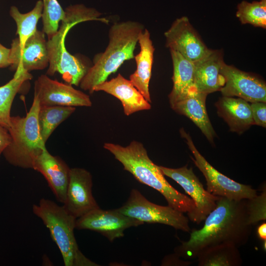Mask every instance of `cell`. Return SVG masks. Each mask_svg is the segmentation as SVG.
<instances>
[{
  "label": "cell",
  "mask_w": 266,
  "mask_h": 266,
  "mask_svg": "<svg viewBox=\"0 0 266 266\" xmlns=\"http://www.w3.org/2000/svg\"><path fill=\"white\" fill-rule=\"evenodd\" d=\"M263 249H265V250L266 251V240H263Z\"/></svg>",
  "instance_id": "obj_35"
},
{
  "label": "cell",
  "mask_w": 266,
  "mask_h": 266,
  "mask_svg": "<svg viewBox=\"0 0 266 266\" xmlns=\"http://www.w3.org/2000/svg\"><path fill=\"white\" fill-rule=\"evenodd\" d=\"M144 27L136 21L116 22L109 30L108 44L104 52L97 54L93 65L81 80L80 88L90 94L94 88L107 80L127 60L134 58V51Z\"/></svg>",
  "instance_id": "obj_3"
},
{
  "label": "cell",
  "mask_w": 266,
  "mask_h": 266,
  "mask_svg": "<svg viewBox=\"0 0 266 266\" xmlns=\"http://www.w3.org/2000/svg\"><path fill=\"white\" fill-rule=\"evenodd\" d=\"M94 91H103L119 100L124 114L127 116L151 108L150 102L144 98L131 81L120 73L109 81H104L97 85Z\"/></svg>",
  "instance_id": "obj_18"
},
{
  "label": "cell",
  "mask_w": 266,
  "mask_h": 266,
  "mask_svg": "<svg viewBox=\"0 0 266 266\" xmlns=\"http://www.w3.org/2000/svg\"><path fill=\"white\" fill-rule=\"evenodd\" d=\"M32 75L23 69H17L13 78L0 87V125L7 130L10 125V110L13 101L23 83Z\"/></svg>",
  "instance_id": "obj_24"
},
{
  "label": "cell",
  "mask_w": 266,
  "mask_h": 266,
  "mask_svg": "<svg viewBox=\"0 0 266 266\" xmlns=\"http://www.w3.org/2000/svg\"><path fill=\"white\" fill-rule=\"evenodd\" d=\"M143 224L122 214L117 209L103 210L99 207L76 219L75 229L97 232L112 242L123 237L126 229Z\"/></svg>",
  "instance_id": "obj_10"
},
{
  "label": "cell",
  "mask_w": 266,
  "mask_h": 266,
  "mask_svg": "<svg viewBox=\"0 0 266 266\" xmlns=\"http://www.w3.org/2000/svg\"><path fill=\"white\" fill-rule=\"evenodd\" d=\"M221 72L225 79L220 90L223 96H236L251 103L266 102V85L263 80L225 63Z\"/></svg>",
  "instance_id": "obj_14"
},
{
  "label": "cell",
  "mask_w": 266,
  "mask_h": 266,
  "mask_svg": "<svg viewBox=\"0 0 266 266\" xmlns=\"http://www.w3.org/2000/svg\"><path fill=\"white\" fill-rule=\"evenodd\" d=\"M42 2L43 32L49 39L57 33L59 22L65 17V11L57 0H42Z\"/></svg>",
  "instance_id": "obj_28"
},
{
  "label": "cell",
  "mask_w": 266,
  "mask_h": 266,
  "mask_svg": "<svg viewBox=\"0 0 266 266\" xmlns=\"http://www.w3.org/2000/svg\"><path fill=\"white\" fill-rule=\"evenodd\" d=\"M11 139L8 130L0 125V157L4 150L10 142Z\"/></svg>",
  "instance_id": "obj_33"
},
{
  "label": "cell",
  "mask_w": 266,
  "mask_h": 266,
  "mask_svg": "<svg viewBox=\"0 0 266 266\" xmlns=\"http://www.w3.org/2000/svg\"><path fill=\"white\" fill-rule=\"evenodd\" d=\"M180 133L194 156L191 158L202 173L206 181V190L213 195L240 200L257 196V190L250 185L238 183L223 174L213 167L200 153L190 136L182 129Z\"/></svg>",
  "instance_id": "obj_8"
},
{
  "label": "cell",
  "mask_w": 266,
  "mask_h": 266,
  "mask_svg": "<svg viewBox=\"0 0 266 266\" xmlns=\"http://www.w3.org/2000/svg\"><path fill=\"white\" fill-rule=\"evenodd\" d=\"M65 17L57 33L47 42L49 67L47 74H60L68 84L79 86L88 68L66 49L65 38L69 30L76 24L88 21H101V13L82 4L68 6Z\"/></svg>",
  "instance_id": "obj_4"
},
{
  "label": "cell",
  "mask_w": 266,
  "mask_h": 266,
  "mask_svg": "<svg viewBox=\"0 0 266 266\" xmlns=\"http://www.w3.org/2000/svg\"><path fill=\"white\" fill-rule=\"evenodd\" d=\"M138 42L140 51L134 57L136 68L135 71L130 75V80L144 98L151 103L149 85L155 48L150 38V33L147 29H144L140 33Z\"/></svg>",
  "instance_id": "obj_19"
},
{
  "label": "cell",
  "mask_w": 266,
  "mask_h": 266,
  "mask_svg": "<svg viewBox=\"0 0 266 266\" xmlns=\"http://www.w3.org/2000/svg\"><path fill=\"white\" fill-rule=\"evenodd\" d=\"M47 42L44 33L37 30L22 46L14 39L10 48L12 68L28 72L44 69L49 65Z\"/></svg>",
  "instance_id": "obj_15"
},
{
  "label": "cell",
  "mask_w": 266,
  "mask_h": 266,
  "mask_svg": "<svg viewBox=\"0 0 266 266\" xmlns=\"http://www.w3.org/2000/svg\"><path fill=\"white\" fill-rule=\"evenodd\" d=\"M165 176L179 184L194 201L196 208L191 221L200 224L216 207L219 196L209 193L187 166L178 168L159 166Z\"/></svg>",
  "instance_id": "obj_9"
},
{
  "label": "cell",
  "mask_w": 266,
  "mask_h": 266,
  "mask_svg": "<svg viewBox=\"0 0 266 266\" xmlns=\"http://www.w3.org/2000/svg\"><path fill=\"white\" fill-rule=\"evenodd\" d=\"M33 213L39 218L49 230L57 245L66 266H99L87 258L80 250L75 237L76 218L70 214L63 205L42 198L33 204Z\"/></svg>",
  "instance_id": "obj_5"
},
{
  "label": "cell",
  "mask_w": 266,
  "mask_h": 266,
  "mask_svg": "<svg viewBox=\"0 0 266 266\" xmlns=\"http://www.w3.org/2000/svg\"><path fill=\"white\" fill-rule=\"evenodd\" d=\"M164 35L166 46L169 50L177 52L193 63L202 58L210 50L187 17L176 19Z\"/></svg>",
  "instance_id": "obj_12"
},
{
  "label": "cell",
  "mask_w": 266,
  "mask_h": 266,
  "mask_svg": "<svg viewBox=\"0 0 266 266\" xmlns=\"http://www.w3.org/2000/svg\"><path fill=\"white\" fill-rule=\"evenodd\" d=\"M192 264L189 261H183L175 253L166 256L162 260V266H189Z\"/></svg>",
  "instance_id": "obj_31"
},
{
  "label": "cell",
  "mask_w": 266,
  "mask_h": 266,
  "mask_svg": "<svg viewBox=\"0 0 266 266\" xmlns=\"http://www.w3.org/2000/svg\"><path fill=\"white\" fill-rule=\"evenodd\" d=\"M225 63L220 50L210 49L200 60L194 63V83L197 91L206 95L220 91L225 84L221 68Z\"/></svg>",
  "instance_id": "obj_17"
},
{
  "label": "cell",
  "mask_w": 266,
  "mask_h": 266,
  "mask_svg": "<svg viewBox=\"0 0 266 266\" xmlns=\"http://www.w3.org/2000/svg\"><path fill=\"white\" fill-rule=\"evenodd\" d=\"M73 106H40L38 121L40 135L46 143L56 128L75 110Z\"/></svg>",
  "instance_id": "obj_25"
},
{
  "label": "cell",
  "mask_w": 266,
  "mask_h": 266,
  "mask_svg": "<svg viewBox=\"0 0 266 266\" xmlns=\"http://www.w3.org/2000/svg\"><path fill=\"white\" fill-rule=\"evenodd\" d=\"M254 125L266 126V104L264 102H254L250 104Z\"/></svg>",
  "instance_id": "obj_30"
},
{
  "label": "cell",
  "mask_w": 266,
  "mask_h": 266,
  "mask_svg": "<svg viewBox=\"0 0 266 266\" xmlns=\"http://www.w3.org/2000/svg\"><path fill=\"white\" fill-rule=\"evenodd\" d=\"M236 17L242 24L266 28V0L249 2L242 1L237 7Z\"/></svg>",
  "instance_id": "obj_27"
},
{
  "label": "cell",
  "mask_w": 266,
  "mask_h": 266,
  "mask_svg": "<svg viewBox=\"0 0 266 266\" xmlns=\"http://www.w3.org/2000/svg\"><path fill=\"white\" fill-rule=\"evenodd\" d=\"M103 147L122 164L125 170L131 173L139 182L160 192L168 206L183 213H187L191 221L196 208L194 201L167 182L159 166L150 159L142 143L133 140L127 146H123L106 142Z\"/></svg>",
  "instance_id": "obj_2"
},
{
  "label": "cell",
  "mask_w": 266,
  "mask_h": 266,
  "mask_svg": "<svg viewBox=\"0 0 266 266\" xmlns=\"http://www.w3.org/2000/svg\"><path fill=\"white\" fill-rule=\"evenodd\" d=\"M199 266H240L242 263L238 247L220 244L206 248L197 257Z\"/></svg>",
  "instance_id": "obj_23"
},
{
  "label": "cell",
  "mask_w": 266,
  "mask_h": 266,
  "mask_svg": "<svg viewBox=\"0 0 266 266\" xmlns=\"http://www.w3.org/2000/svg\"><path fill=\"white\" fill-rule=\"evenodd\" d=\"M216 106L232 131L241 133L254 125L250 104L242 99L223 96Z\"/></svg>",
  "instance_id": "obj_22"
},
{
  "label": "cell",
  "mask_w": 266,
  "mask_h": 266,
  "mask_svg": "<svg viewBox=\"0 0 266 266\" xmlns=\"http://www.w3.org/2000/svg\"><path fill=\"white\" fill-rule=\"evenodd\" d=\"M120 212L139 221L160 223L190 233L189 219L183 213L167 205L150 202L137 189H133L126 202L117 209Z\"/></svg>",
  "instance_id": "obj_7"
},
{
  "label": "cell",
  "mask_w": 266,
  "mask_h": 266,
  "mask_svg": "<svg viewBox=\"0 0 266 266\" xmlns=\"http://www.w3.org/2000/svg\"><path fill=\"white\" fill-rule=\"evenodd\" d=\"M43 10L42 0H39L34 8L26 13H21L15 6H12L9 10L10 15L16 22L17 34L20 45H23L27 39L37 30L36 26L39 19L42 17Z\"/></svg>",
  "instance_id": "obj_26"
},
{
  "label": "cell",
  "mask_w": 266,
  "mask_h": 266,
  "mask_svg": "<svg viewBox=\"0 0 266 266\" xmlns=\"http://www.w3.org/2000/svg\"><path fill=\"white\" fill-rule=\"evenodd\" d=\"M246 208L248 223L254 226L260 221L266 220V188L263 186L260 195L246 199Z\"/></svg>",
  "instance_id": "obj_29"
},
{
  "label": "cell",
  "mask_w": 266,
  "mask_h": 266,
  "mask_svg": "<svg viewBox=\"0 0 266 266\" xmlns=\"http://www.w3.org/2000/svg\"><path fill=\"white\" fill-rule=\"evenodd\" d=\"M34 97L40 106H91L89 96L66 84L50 78L47 75L39 76L34 82Z\"/></svg>",
  "instance_id": "obj_11"
},
{
  "label": "cell",
  "mask_w": 266,
  "mask_h": 266,
  "mask_svg": "<svg viewBox=\"0 0 266 266\" xmlns=\"http://www.w3.org/2000/svg\"><path fill=\"white\" fill-rule=\"evenodd\" d=\"M206 94L195 91L171 107L177 113L190 118L200 128L208 140L213 142L216 133L206 111Z\"/></svg>",
  "instance_id": "obj_21"
},
{
  "label": "cell",
  "mask_w": 266,
  "mask_h": 266,
  "mask_svg": "<svg viewBox=\"0 0 266 266\" xmlns=\"http://www.w3.org/2000/svg\"><path fill=\"white\" fill-rule=\"evenodd\" d=\"M259 238L263 240H266V223L264 222L260 225L257 230Z\"/></svg>",
  "instance_id": "obj_34"
},
{
  "label": "cell",
  "mask_w": 266,
  "mask_h": 266,
  "mask_svg": "<svg viewBox=\"0 0 266 266\" xmlns=\"http://www.w3.org/2000/svg\"><path fill=\"white\" fill-rule=\"evenodd\" d=\"M10 53V48L4 47L0 43V68L11 66Z\"/></svg>",
  "instance_id": "obj_32"
},
{
  "label": "cell",
  "mask_w": 266,
  "mask_h": 266,
  "mask_svg": "<svg viewBox=\"0 0 266 266\" xmlns=\"http://www.w3.org/2000/svg\"><path fill=\"white\" fill-rule=\"evenodd\" d=\"M216 204L204 219L203 227L191 230L189 240L174 248L175 254L193 259L213 246L230 244L238 247L247 243L252 226L247 220L246 199L235 200L219 196Z\"/></svg>",
  "instance_id": "obj_1"
},
{
  "label": "cell",
  "mask_w": 266,
  "mask_h": 266,
  "mask_svg": "<svg viewBox=\"0 0 266 266\" xmlns=\"http://www.w3.org/2000/svg\"><path fill=\"white\" fill-rule=\"evenodd\" d=\"M38 100L33 97L32 105L25 117L11 116L8 129L11 141L2 154L10 165L24 169H33L35 159L46 149L39 131Z\"/></svg>",
  "instance_id": "obj_6"
},
{
  "label": "cell",
  "mask_w": 266,
  "mask_h": 266,
  "mask_svg": "<svg viewBox=\"0 0 266 266\" xmlns=\"http://www.w3.org/2000/svg\"><path fill=\"white\" fill-rule=\"evenodd\" d=\"M33 169L44 176L57 200L63 204L70 169L66 163L59 156L51 155L45 149L35 159Z\"/></svg>",
  "instance_id": "obj_16"
},
{
  "label": "cell",
  "mask_w": 266,
  "mask_h": 266,
  "mask_svg": "<svg viewBox=\"0 0 266 266\" xmlns=\"http://www.w3.org/2000/svg\"><path fill=\"white\" fill-rule=\"evenodd\" d=\"M170 51L173 64V87L168 99L172 106L197 90L194 83V64L177 52Z\"/></svg>",
  "instance_id": "obj_20"
},
{
  "label": "cell",
  "mask_w": 266,
  "mask_h": 266,
  "mask_svg": "<svg viewBox=\"0 0 266 266\" xmlns=\"http://www.w3.org/2000/svg\"><path fill=\"white\" fill-rule=\"evenodd\" d=\"M92 176L87 170L79 167L70 169L66 200L65 209L77 219L99 208L92 194Z\"/></svg>",
  "instance_id": "obj_13"
}]
</instances>
